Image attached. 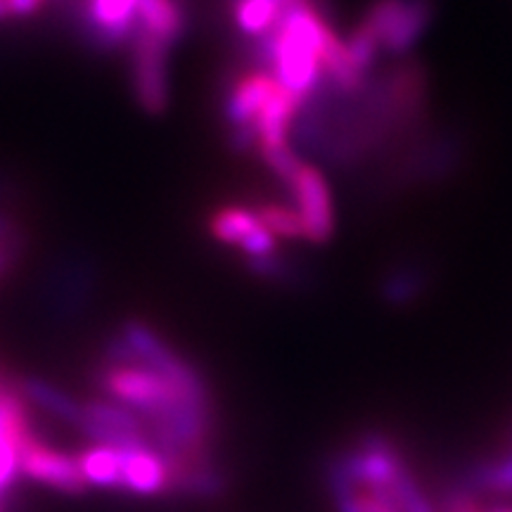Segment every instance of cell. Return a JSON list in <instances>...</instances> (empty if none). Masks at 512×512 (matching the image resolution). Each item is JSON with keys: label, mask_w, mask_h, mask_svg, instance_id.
Here are the masks:
<instances>
[{"label": "cell", "mask_w": 512, "mask_h": 512, "mask_svg": "<svg viewBox=\"0 0 512 512\" xmlns=\"http://www.w3.org/2000/svg\"><path fill=\"white\" fill-rule=\"evenodd\" d=\"M17 245V228L8 216L0 214V273L5 271L15 259Z\"/></svg>", "instance_id": "obj_23"}, {"label": "cell", "mask_w": 512, "mask_h": 512, "mask_svg": "<svg viewBox=\"0 0 512 512\" xmlns=\"http://www.w3.org/2000/svg\"><path fill=\"white\" fill-rule=\"evenodd\" d=\"M456 482L467 486L479 496H496V498H512V425L505 432L501 444H498L494 456L479 458Z\"/></svg>", "instance_id": "obj_7"}, {"label": "cell", "mask_w": 512, "mask_h": 512, "mask_svg": "<svg viewBox=\"0 0 512 512\" xmlns=\"http://www.w3.org/2000/svg\"><path fill=\"white\" fill-rule=\"evenodd\" d=\"M19 392H22L24 399L36 403L41 411L50 413L57 420L72 422V425H76L81 418L79 403H76L67 392L53 387V384L46 380H38V377H24V380L19 382Z\"/></svg>", "instance_id": "obj_11"}, {"label": "cell", "mask_w": 512, "mask_h": 512, "mask_svg": "<svg viewBox=\"0 0 512 512\" xmlns=\"http://www.w3.org/2000/svg\"><path fill=\"white\" fill-rule=\"evenodd\" d=\"M100 382L112 399H117L121 406L136 411L143 420L162 413L164 408H169L178 399H188L166 377L145 366H112L102 373Z\"/></svg>", "instance_id": "obj_2"}, {"label": "cell", "mask_w": 512, "mask_h": 512, "mask_svg": "<svg viewBox=\"0 0 512 512\" xmlns=\"http://www.w3.org/2000/svg\"><path fill=\"white\" fill-rule=\"evenodd\" d=\"M361 505H363V512H396L394 508H389V505H384L373 498L366 491H361Z\"/></svg>", "instance_id": "obj_25"}, {"label": "cell", "mask_w": 512, "mask_h": 512, "mask_svg": "<svg viewBox=\"0 0 512 512\" xmlns=\"http://www.w3.org/2000/svg\"><path fill=\"white\" fill-rule=\"evenodd\" d=\"M432 15V0H375L363 15L361 27L375 36L384 53L403 55L418 43Z\"/></svg>", "instance_id": "obj_1"}, {"label": "cell", "mask_w": 512, "mask_h": 512, "mask_svg": "<svg viewBox=\"0 0 512 512\" xmlns=\"http://www.w3.org/2000/svg\"><path fill=\"white\" fill-rule=\"evenodd\" d=\"M247 271L259 275V278L264 280H287L290 278V268L283 261L278 259L275 254H268V256H249L247 259Z\"/></svg>", "instance_id": "obj_21"}, {"label": "cell", "mask_w": 512, "mask_h": 512, "mask_svg": "<svg viewBox=\"0 0 512 512\" xmlns=\"http://www.w3.org/2000/svg\"><path fill=\"white\" fill-rule=\"evenodd\" d=\"M287 188L294 195L297 214L304 221L306 240L313 245H325L335 233V211H332V195L325 176L316 166L302 164Z\"/></svg>", "instance_id": "obj_4"}, {"label": "cell", "mask_w": 512, "mask_h": 512, "mask_svg": "<svg viewBox=\"0 0 512 512\" xmlns=\"http://www.w3.org/2000/svg\"><path fill=\"white\" fill-rule=\"evenodd\" d=\"M256 226H259V221H256L254 211L245 207H226L216 211L209 221L211 235L223 245L233 247H240Z\"/></svg>", "instance_id": "obj_15"}, {"label": "cell", "mask_w": 512, "mask_h": 512, "mask_svg": "<svg viewBox=\"0 0 512 512\" xmlns=\"http://www.w3.org/2000/svg\"><path fill=\"white\" fill-rule=\"evenodd\" d=\"M133 43V79L138 102L150 114H162L169 105V81H166V53L169 46L136 24Z\"/></svg>", "instance_id": "obj_3"}, {"label": "cell", "mask_w": 512, "mask_h": 512, "mask_svg": "<svg viewBox=\"0 0 512 512\" xmlns=\"http://www.w3.org/2000/svg\"><path fill=\"white\" fill-rule=\"evenodd\" d=\"M256 221L264 226L268 233L280 235L287 240H306L304 221L297 211L283 204H261V207L252 209Z\"/></svg>", "instance_id": "obj_17"}, {"label": "cell", "mask_w": 512, "mask_h": 512, "mask_svg": "<svg viewBox=\"0 0 512 512\" xmlns=\"http://www.w3.org/2000/svg\"><path fill=\"white\" fill-rule=\"evenodd\" d=\"M479 512H484V508H482V510H479Z\"/></svg>", "instance_id": "obj_27"}, {"label": "cell", "mask_w": 512, "mask_h": 512, "mask_svg": "<svg viewBox=\"0 0 512 512\" xmlns=\"http://www.w3.org/2000/svg\"><path fill=\"white\" fill-rule=\"evenodd\" d=\"M43 0H5L10 17H29L41 8Z\"/></svg>", "instance_id": "obj_24"}, {"label": "cell", "mask_w": 512, "mask_h": 512, "mask_svg": "<svg viewBox=\"0 0 512 512\" xmlns=\"http://www.w3.org/2000/svg\"><path fill=\"white\" fill-rule=\"evenodd\" d=\"M228 489V479L223 475L211 460L200 465H190L188 470L183 472L181 477L171 484L169 491H176V494L185 496H197V498H214L221 496L223 491Z\"/></svg>", "instance_id": "obj_14"}, {"label": "cell", "mask_w": 512, "mask_h": 512, "mask_svg": "<svg viewBox=\"0 0 512 512\" xmlns=\"http://www.w3.org/2000/svg\"><path fill=\"white\" fill-rule=\"evenodd\" d=\"M344 46H347V53H349V60L354 62V67L361 72L363 76L368 74V69L373 67L377 55H380V43L375 41V36L370 34L366 27H358L351 31V36L344 41Z\"/></svg>", "instance_id": "obj_20"}, {"label": "cell", "mask_w": 512, "mask_h": 512, "mask_svg": "<svg viewBox=\"0 0 512 512\" xmlns=\"http://www.w3.org/2000/svg\"><path fill=\"white\" fill-rule=\"evenodd\" d=\"M19 475L69 496H81L88 489V484L83 482L79 458L38 444L34 437L19 448Z\"/></svg>", "instance_id": "obj_5"}, {"label": "cell", "mask_w": 512, "mask_h": 512, "mask_svg": "<svg viewBox=\"0 0 512 512\" xmlns=\"http://www.w3.org/2000/svg\"><path fill=\"white\" fill-rule=\"evenodd\" d=\"M425 278H422L418 268H396L389 273L382 283V297L389 304H408L418 297Z\"/></svg>", "instance_id": "obj_18"}, {"label": "cell", "mask_w": 512, "mask_h": 512, "mask_svg": "<svg viewBox=\"0 0 512 512\" xmlns=\"http://www.w3.org/2000/svg\"><path fill=\"white\" fill-rule=\"evenodd\" d=\"M81 418L95 422V425L110 427V430L117 432H128V434H147L145 420L140 418L136 411L121 406V403L114 401H88L81 406Z\"/></svg>", "instance_id": "obj_13"}, {"label": "cell", "mask_w": 512, "mask_h": 512, "mask_svg": "<svg viewBox=\"0 0 512 512\" xmlns=\"http://www.w3.org/2000/svg\"><path fill=\"white\" fill-rule=\"evenodd\" d=\"M233 15L242 34L261 38L280 17V5L275 0H233Z\"/></svg>", "instance_id": "obj_16"}, {"label": "cell", "mask_w": 512, "mask_h": 512, "mask_svg": "<svg viewBox=\"0 0 512 512\" xmlns=\"http://www.w3.org/2000/svg\"><path fill=\"white\" fill-rule=\"evenodd\" d=\"M119 489L136 496H155L169 491V472L159 453L150 444L121 448Z\"/></svg>", "instance_id": "obj_6"}, {"label": "cell", "mask_w": 512, "mask_h": 512, "mask_svg": "<svg viewBox=\"0 0 512 512\" xmlns=\"http://www.w3.org/2000/svg\"><path fill=\"white\" fill-rule=\"evenodd\" d=\"M136 24L171 48L185 29V15L176 0H138Z\"/></svg>", "instance_id": "obj_10"}, {"label": "cell", "mask_w": 512, "mask_h": 512, "mask_svg": "<svg viewBox=\"0 0 512 512\" xmlns=\"http://www.w3.org/2000/svg\"><path fill=\"white\" fill-rule=\"evenodd\" d=\"M256 150H259L261 159H264L268 169L273 171L275 176L280 178L285 185H290V181L297 174L299 169H302V159L292 152V147L287 143H273V145H256Z\"/></svg>", "instance_id": "obj_19"}, {"label": "cell", "mask_w": 512, "mask_h": 512, "mask_svg": "<svg viewBox=\"0 0 512 512\" xmlns=\"http://www.w3.org/2000/svg\"><path fill=\"white\" fill-rule=\"evenodd\" d=\"M83 482L98 489H119L121 458L117 448L95 444L79 456Z\"/></svg>", "instance_id": "obj_12"}, {"label": "cell", "mask_w": 512, "mask_h": 512, "mask_svg": "<svg viewBox=\"0 0 512 512\" xmlns=\"http://www.w3.org/2000/svg\"><path fill=\"white\" fill-rule=\"evenodd\" d=\"M138 0H88V19L102 46L114 48L128 41L136 31Z\"/></svg>", "instance_id": "obj_9"}, {"label": "cell", "mask_w": 512, "mask_h": 512, "mask_svg": "<svg viewBox=\"0 0 512 512\" xmlns=\"http://www.w3.org/2000/svg\"><path fill=\"white\" fill-rule=\"evenodd\" d=\"M10 12H8V5H5V0H0V19H8Z\"/></svg>", "instance_id": "obj_26"}, {"label": "cell", "mask_w": 512, "mask_h": 512, "mask_svg": "<svg viewBox=\"0 0 512 512\" xmlns=\"http://www.w3.org/2000/svg\"><path fill=\"white\" fill-rule=\"evenodd\" d=\"M275 235L268 233V230L261 226H256L252 233L247 235L245 242H242L240 249H245L249 256H268V254H275Z\"/></svg>", "instance_id": "obj_22"}, {"label": "cell", "mask_w": 512, "mask_h": 512, "mask_svg": "<svg viewBox=\"0 0 512 512\" xmlns=\"http://www.w3.org/2000/svg\"><path fill=\"white\" fill-rule=\"evenodd\" d=\"M278 86L280 83L271 74L264 72V69L261 72L245 74L242 79L235 81L226 100L228 124L233 128L254 124V119L268 105V100L273 98Z\"/></svg>", "instance_id": "obj_8"}]
</instances>
